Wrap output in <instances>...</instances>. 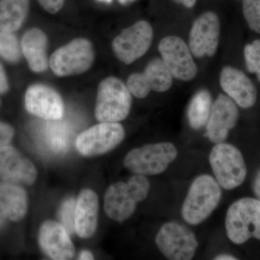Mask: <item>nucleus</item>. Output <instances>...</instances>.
Wrapping results in <instances>:
<instances>
[{
    "mask_svg": "<svg viewBox=\"0 0 260 260\" xmlns=\"http://www.w3.org/2000/svg\"><path fill=\"white\" fill-rule=\"evenodd\" d=\"M150 189L145 176L130 177L126 182L119 181L108 188L104 198L106 213L113 220L123 222L134 214L138 203L144 201Z\"/></svg>",
    "mask_w": 260,
    "mask_h": 260,
    "instance_id": "1",
    "label": "nucleus"
},
{
    "mask_svg": "<svg viewBox=\"0 0 260 260\" xmlns=\"http://www.w3.org/2000/svg\"><path fill=\"white\" fill-rule=\"evenodd\" d=\"M221 197V186L215 178L208 174L199 176L193 181L183 203V219L192 225L203 223L218 207Z\"/></svg>",
    "mask_w": 260,
    "mask_h": 260,
    "instance_id": "2",
    "label": "nucleus"
},
{
    "mask_svg": "<svg viewBox=\"0 0 260 260\" xmlns=\"http://www.w3.org/2000/svg\"><path fill=\"white\" fill-rule=\"evenodd\" d=\"M133 104L131 92L116 77H108L98 87L95 116L99 122H119L129 115Z\"/></svg>",
    "mask_w": 260,
    "mask_h": 260,
    "instance_id": "3",
    "label": "nucleus"
},
{
    "mask_svg": "<svg viewBox=\"0 0 260 260\" xmlns=\"http://www.w3.org/2000/svg\"><path fill=\"white\" fill-rule=\"evenodd\" d=\"M225 227L234 244L240 245L251 238L260 241L259 200L244 198L234 202L228 209Z\"/></svg>",
    "mask_w": 260,
    "mask_h": 260,
    "instance_id": "4",
    "label": "nucleus"
},
{
    "mask_svg": "<svg viewBox=\"0 0 260 260\" xmlns=\"http://www.w3.org/2000/svg\"><path fill=\"white\" fill-rule=\"evenodd\" d=\"M215 179L223 189L232 190L242 185L247 169L240 150L229 143L215 144L209 156Z\"/></svg>",
    "mask_w": 260,
    "mask_h": 260,
    "instance_id": "5",
    "label": "nucleus"
},
{
    "mask_svg": "<svg viewBox=\"0 0 260 260\" xmlns=\"http://www.w3.org/2000/svg\"><path fill=\"white\" fill-rule=\"evenodd\" d=\"M177 155V149L172 143L148 144L130 150L124 159V165L135 174L158 175L167 170Z\"/></svg>",
    "mask_w": 260,
    "mask_h": 260,
    "instance_id": "6",
    "label": "nucleus"
},
{
    "mask_svg": "<svg viewBox=\"0 0 260 260\" xmlns=\"http://www.w3.org/2000/svg\"><path fill=\"white\" fill-rule=\"evenodd\" d=\"M94 59L92 43L85 38H77L51 54L49 66L56 76H71L88 71Z\"/></svg>",
    "mask_w": 260,
    "mask_h": 260,
    "instance_id": "7",
    "label": "nucleus"
},
{
    "mask_svg": "<svg viewBox=\"0 0 260 260\" xmlns=\"http://www.w3.org/2000/svg\"><path fill=\"white\" fill-rule=\"evenodd\" d=\"M155 241L162 255L171 260L192 259L199 244L194 233L177 222L164 224Z\"/></svg>",
    "mask_w": 260,
    "mask_h": 260,
    "instance_id": "8",
    "label": "nucleus"
},
{
    "mask_svg": "<svg viewBox=\"0 0 260 260\" xmlns=\"http://www.w3.org/2000/svg\"><path fill=\"white\" fill-rule=\"evenodd\" d=\"M124 138L125 130L119 123L100 122L80 133L75 146L84 156H96L114 150Z\"/></svg>",
    "mask_w": 260,
    "mask_h": 260,
    "instance_id": "9",
    "label": "nucleus"
},
{
    "mask_svg": "<svg viewBox=\"0 0 260 260\" xmlns=\"http://www.w3.org/2000/svg\"><path fill=\"white\" fill-rule=\"evenodd\" d=\"M153 39L151 25L145 20H140L122 30L114 38L112 49L119 61L131 64L146 54Z\"/></svg>",
    "mask_w": 260,
    "mask_h": 260,
    "instance_id": "10",
    "label": "nucleus"
},
{
    "mask_svg": "<svg viewBox=\"0 0 260 260\" xmlns=\"http://www.w3.org/2000/svg\"><path fill=\"white\" fill-rule=\"evenodd\" d=\"M158 51L173 78L190 81L198 75V66L189 46L180 37L169 36L158 44Z\"/></svg>",
    "mask_w": 260,
    "mask_h": 260,
    "instance_id": "11",
    "label": "nucleus"
},
{
    "mask_svg": "<svg viewBox=\"0 0 260 260\" xmlns=\"http://www.w3.org/2000/svg\"><path fill=\"white\" fill-rule=\"evenodd\" d=\"M220 34V19L216 13L205 12L192 24L189 32V46L194 57H212L218 49Z\"/></svg>",
    "mask_w": 260,
    "mask_h": 260,
    "instance_id": "12",
    "label": "nucleus"
},
{
    "mask_svg": "<svg viewBox=\"0 0 260 260\" xmlns=\"http://www.w3.org/2000/svg\"><path fill=\"white\" fill-rule=\"evenodd\" d=\"M172 84V75L160 58L152 59L143 73H133L126 80V86L132 95L138 99H144L150 91L164 93L171 88Z\"/></svg>",
    "mask_w": 260,
    "mask_h": 260,
    "instance_id": "13",
    "label": "nucleus"
},
{
    "mask_svg": "<svg viewBox=\"0 0 260 260\" xmlns=\"http://www.w3.org/2000/svg\"><path fill=\"white\" fill-rule=\"evenodd\" d=\"M27 111L47 121L60 120L64 116V105L60 94L44 84H34L25 95Z\"/></svg>",
    "mask_w": 260,
    "mask_h": 260,
    "instance_id": "14",
    "label": "nucleus"
},
{
    "mask_svg": "<svg viewBox=\"0 0 260 260\" xmlns=\"http://www.w3.org/2000/svg\"><path fill=\"white\" fill-rule=\"evenodd\" d=\"M238 119L239 110L236 103L228 95L219 94L206 124V136L215 144L223 143L230 130L237 125Z\"/></svg>",
    "mask_w": 260,
    "mask_h": 260,
    "instance_id": "15",
    "label": "nucleus"
},
{
    "mask_svg": "<svg viewBox=\"0 0 260 260\" xmlns=\"http://www.w3.org/2000/svg\"><path fill=\"white\" fill-rule=\"evenodd\" d=\"M37 177V169L30 160L13 147H0V179L14 184L31 185Z\"/></svg>",
    "mask_w": 260,
    "mask_h": 260,
    "instance_id": "16",
    "label": "nucleus"
},
{
    "mask_svg": "<svg viewBox=\"0 0 260 260\" xmlns=\"http://www.w3.org/2000/svg\"><path fill=\"white\" fill-rule=\"evenodd\" d=\"M220 85L239 107L249 109L255 104L257 98L255 85L242 70L232 66L224 67L220 73Z\"/></svg>",
    "mask_w": 260,
    "mask_h": 260,
    "instance_id": "17",
    "label": "nucleus"
},
{
    "mask_svg": "<svg viewBox=\"0 0 260 260\" xmlns=\"http://www.w3.org/2000/svg\"><path fill=\"white\" fill-rule=\"evenodd\" d=\"M69 234L61 224L47 220L42 224L39 230V244L51 259H72L74 257L75 250Z\"/></svg>",
    "mask_w": 260,
    "mask_h": 260,
    "instance_id": "18",
    "label": "nucleus"
},
{
    "mask_svg": "<svg viewBox=\"0 0 260 260\" xmlns=\"http://www.w3.org/2000/svg\"><path fill=\"white\" fill-rule=\"evenodd\" d=\"M99 215V198L90 189H84L78 195L75 211V229L80 237L88 239L95 232Z\"/></svg>",
    "mask_w": 260,
    "mask_h": 260,
    "instance_id": "19",
    "label": "nucleus"
},
{
    "mask_svg": "<svg viewBox=\"0 0 260 260\" xmlns=\"http://www.w3.org/2000/svg\"><path fill=\"white\" fill-rule=\"evenodd\" d=\"M47 45V36L39 28L29 29L22 37L20 43L22 53L29 68L34 73H43L49 68Z\"/></svg>",
    "mask_w": 260,
    "mask_h": 260,
    "instance_id": "20",
    "label": "nucleus"
},
{
    "mask_svg": "<svg viewBox=\"0 0 260 260\" xmlns=\"http://www.w3.org/2000/svg\"><path fill=\"white\" fill-rule=\"evenodd\" d=\"M28 209V196L23 188L14 183L0 182V211L5 218L19 221Z\"/></svg>",
    "mask_w": 260,
    "mask_h": 260,
    "instance_id": "21",
    "label": "nucleus"
},
{
    "mask_svg": "<svg viewBox=\"0 0 260 260\" xmlns=\"http://www.w3.org/2000/svg\"><path fill=\"white\" fill-rule=\"evenodd\" d=\"M30 0H0V30L14 32L27 18Z\"/></svg>",
    "mask_w": 260,
    "mask_h": 260,
    "instance_id": "22",
    "label": "nucleus"
},
{
    "mask_svg": "<svg viewBox=\"0 0 260 260\" xmlns=\"http://www.w3.org/2000/svg\"><path fill=\"white\" fill-rule=\"evenodd\" d=\"M213 107V98L209 90L203 88L191 98L186 116L191 129L200 130L206 126Z\"/></svg>",
    "mask_w": 260,
    "mask_h": 260,
    "instance_id": "23",
    "label": "nucleus"
},
{
    "mask_svg": "<svg viewBox=\"0 0 260 260\" xmlns=\"http://www.w3.org/2000/svg\"><path fill=\"white\" fill-rule=\"evenodd\" d=\"M44 132V140L48 148L55 153H62L69 147V136L64 125L56 121H49Z\"/></svg>",
    "mask_w": 260,
    "mask_h": 260,
    "instance_id": "24",
    "label": "nucleus"
},
{
    "mask_svg": "<svg viewBox=\"0 0 260 260\" xmlns=\"http://www.w3.org/2000/svg\"><path fill=\"white\" fill-rule=\"evenodd\" d=\"M21 47L13 32L0 30V56L10 62L15 63L21 56Z\"/></svg>",
    "mask_w": 260,
    "mask_h": 260,
    "instance_id": "25",
    "label": "nucleus"
},
{
    "mask_svg": "<svg viewBox=\"0 0 260 260\" xmlns=\"http://www.w3.org/2000/svg\"><path fill=\"white\" fill-rule=\"evenodd\" d=\"M246 66L249 73H255L260 82V39L246 44L244 49Z\"/></svg>",
    "mask_w": 260,
    "mask_h": 260,
    "instance_id": "26",
    "label": "nucleus"
},
{
    "mask_svg": "<svg viewBox=\"0 0 260 260\" xmlns=\"http://www.w3.org/2000/svg\"><path fill=\"white\" fill-rule=\"evenodd\" d=\"M243 13L249 28L260 34V0H243Z\"/></svg>",
    "mask_w": 260,
    "mask_h": 260,
    "instance_id": "27",
    "label": "nucleus"
},
{
    "mask_svg": "<svg viewBox=\"0 0 260 260\" xmlns=\"http://www.w3.org/2000/svg\"><path fill=\"white\" fill-rule=\"evenodd\" d=\"M75 205H76V200L73 198H70L64 202L59 210V216L61 224L70 234H74L75 232Z\"/></svg>",
    "mask_w": 260,
    "mask_h": 260,
    "instance_id": "28",
    "label": "nucleus"
},
{
    "mask_svg": "<svg viewBox=\"0 0 260 260\" xmlns=\"http://www.w3.org/2000/svg\"><path fill=\"white\" fill-rule=\"evenodd\" d=\"M14 136V129L6 123L0 121V147L10 144Z\"/></svg>",
    "mask_w": 260,
    "mask_h": 260,
    "instance_id": "29",
    "label": "nucleus"
},
{
    "mask_svg": "<svg viewBox=\"0 0 260 260\" xmlns=\"http://www.w3.org/2000/svg\"><path fill=\"white\" fill-rule=\"evenodd\" d=\"M41 6L48 13L56 14L64 6L65 0H37Z\"/></svg>",
    "mask_w": 260,
    "mask_h": 260,
    "instance_id": "30",
    "label": "nucleus"
},
{
    "mask_svg": "<svg viewBox=\"0 0 260 260\" xmlns=\"http://www.w3.org/2000/svg\"><path fill=\"white\" fill-rule=\"evenodd\" d=\"M9 90L8 78L5 73L4 68L0 62V93H6Z\"/></svg>",
    "mask_w": 260,
    "mask_h": 260,
    "instance_id": "31",
    "label": "nucleus"
},
{
    "mask_svg": "<svg viewBox=\"0 0 260 260\" xmlns=\"http://www.w3.org/2000/svg\"><path fill=\"white\" fill-rule=\"evenodd\" d=\"M253 190L254 194L256 197V199L260 201V170L256 174L255 179H254V184H253Z\"/></svg>",
    "mask_w": 260,
    "mask_h": 260,
    "instance_id": "32",
    "label": "nucleus"
},
{
    "mask_svg": "<svg viewBox=\"0 0 260 260\" xmlns=\"http://www.w3.org/2000/svg\"><path fill=\"white\" fill-rule=\"evenodd\" d=\"M178 4L182 5L183 6L187 8H191L196 4L197 0H173Z\"/></svg>",
    "mask_w": 260,
    "mask_h": 260,
    "instance_id": "33",
    "label": "nucleus"
},
{
    "mask_svg": "<svg viewBox=\"0 0 260 260\" xmlns=\"http://www.w3.org/2000/svg\"><path fill=\"white\" fill-rule=\"evenodd\" d=\"M93 259V254L90 251H83L80 253L79 256H78V259L88 260Z\"/></svg>",
    "mask_w": 260,
    "mask_h": 260,
    "instance_id": "34",
    "label": "nucleus"
},
{
    "mask_svg": "<svg viewBox=\"0 0 260 260\" xmlns=\"http://www.w3.org/2000/svg\"><path fill=\"white\" fill-rule=\"evenodd\" d=\"M215 260H237L238 259L235 256L231 255L229 254H219V255L215 256L214 258Z\"/></svg>",
    "mask_w": 260,
    "mask_h": 260,
    "instance_id": "35",
    "label": "nucleus"
},
{
    "mask_svg": "<svg viewBox=\"0 0 260 260\" xmlns=\"http://www.w3.org/2000/svg\"><path fill=\"white\" fill-rule=\"evenodd\" d=\"M3 215L0 211V227L3 226V223H4V220H3Z\"/></svg>",
    "mask_w": 260,
    "mask_h": 260,
    "instance_id": "36",
    "label": "nucleus"
}]
</instances>
